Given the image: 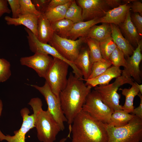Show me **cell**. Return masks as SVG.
Instances as JSON below:
<instances>
[{
    "label": "cell",
    "mask_w": 142,
    "mask_h": 142,
    "mask_svg": "<svg viewBox=\"0 0 142 142\" xmlns=\"http://www.w3.org/2000/svg\"><path fill=\"white\" fill-rule=\"evenodd\" d=\"M111 29L110 24L102 23L100 25H94L89 30L85 37L90 38L100 42L111 36Z\"/></svg>",
    "instance_id": "cell-23"
},
{
    "label": "cell",
    "mask_w": 142,
    "mask_h": 142,
    "mask_svg": "<svg viewBox=\"0 0 142 142\" xmlns=\"http://www.w3.org/2000/svg\"><path fill=\"white\" fill-rule=\"evenodd\" d=\"M71 142H108V136L104 123L82 110L72 123Z\"/></svg>",
    "instance_id": "cell-2"
},
{
    "label": "cell",
    "mask_w": 142,
    "mask_h": 142,
    "mask_svg": "<svg viewBox=\"0 0 142 142\" xmlns=\"http://www.w3.org/2000/svg\"><path fill=\"white\" fill-rule=\"evenodd\" d=\"M53 60V58L49 55L34 53L32 56L21 57L20 62L21 65L33 69L39 76L45 78Z\"/></svg>",
    "instance_id": "cell-13"
},
{
    "label": "cell",
    "mask_w": 142,
    "mask_h": 142,
    "mask_svg": "<svg viewBox=\"0 0 142 142\" xmlns=\"http://www.w3.org/2000/svg\"><path fill=\"white\" fill-rule=\"evenodd\" d=\"M20 15H32L39 17L41 14L36 9L31 0H19Z\"/></svg>",
    "instance_id": "cell-32"
},
{
    "label": "cell",
    "mask_w": 142,
    "mask_h": 142,
    "mask_svg": "<svg viewBox=\"0 0 142 142\" xmlns=\"http://www.w3.org/2000/svg\"><path fill=\"white\" fill-rule=\"evenodd\" d=\"M119 89L121 90L122 94L125 96V103L122 106V110L129 113H132L134 108L133 106L134 99L140 92L138 88L134 82L130 88H125Z\"/></svg>",
    "instance_id": "cell-25"
},
{
    "label": "cell",
    "mask_w": 142,
    "mask_h": 142,
    "mask_svg": "<svg viewBox=\"0 0 142 142\" xmlns=\"http://www.w3.org/2000/svg\"><path fill=\"white\" fill-rule=\"evenodd\" d=\"M108 142H140L142 141V119L135 115L126 125L115 127L104 124Z\"/></svg>",
    "instance_id": "cell-4"
},
{
    "label": "cell",
    "mask_w": 142,
    "mask_h": 142,
    "mask_svg": "<svg viewBox=\"0 0 142 142\" xmlns=\"http://www.w3.org/2000/svg\"><path fill=\"white\" fill-rule=\"evenodd\" d=\"M52 64L45 78L53 93L59 98L60 92L66 87L69 64L53 57Z\"/></svg>",
    "instance_id": "cell-6"
},
{
    "label": "cell",
    "mask_w": 142,
    "mask_h": 142,
    "mask_svg": "<svg viewBox=\"0 0 142 142\" xmlns=\"http://www.w3.org/2000/svg\"><path fill=\"white\" fill-rule=\"evenodd\" d=\"M82 10L83 21L101 18L105 15L109 7L105 0H77L75 1Z\"/></svg>",
    "instance_id": "cell-11"
},
{
    "label": "cell",
    "mask_w": 142,
    "mask_h": 142,
    "mask_svg": "<svg viewBox=\"0 0 142 142\" xmlns=\"http://www.w3.org/2000/svg\"><path fill=\"white\" fill-rule=\"evenodd\" d=\"M72 0H50L47 8H53L66 4Z\"/></svg>",
    "instance_id": "cell-40"
},
{
    "label": "cell",
    "mask_w": 142,
    "mask_h": 142,
    "mask_svg": "<svg viewBox=\"0 0 142 142\" xmlns=\"http://www.w3.org/2000/svg\"><path fill=\"white\" fill-rule=\"evenodd\" d=\"M142 142V141H141V142Z\"/></svg>",
    "instance_id": "cell-47"
},
{
    "label": "cell",
    "mask_w": 142,
    "mask_h": 142,
    "mask_svg": "<svg viewBox=\"0 0 142 142\" xmlns=\"http://www.w3.org/2000/svg\"><path fill=\"white\" fill-rule=\"evenodd\" d=\"M135 83L138 88L140 92L142 94V85L139 84L136 82L134 81Z\"/></svg>",
    "instance_id": "cell-43"
},
{
    "label": "cell",
    "mask_w": 142,
    "mask_h": 142,
    "mask_svg": "<svg viewBox=\"0 0 142 142\" xmlns=\"http://www.w3.org/2000/svg\"><path fill=\"white\" fill-rule=\"evenodd\" d=\"M100 18L74 23L71 30L67 35L66 38L75 40L80 37H85L92 26L100 23Z\"/></svg>",
    "instance_id": "cell-21"
},
{
    "label": "cell",
    "mask_w": 142,
    "mask_h": 142,
    "mask_svg": "<svg viewBox=\"0 0 142 142\" xmlns=\"http://www.w3.org/2000/svg\"><path fill=\"white\" fill-rule=\"evenodd\" d=\"M51 24L54 33L61 37L66 38L67 35L74 23L71 21L64 18Z\"/></svg>",
    "instance_id": "cell-27"
},
{
    "label": "cell",
    "mask_w": 142,
    "mask_h": 142,
    "mask_svg": "<svg viewBox=\"0 0 142 142\" xmlns=\"http://www.w3.org/2000/svg\"><path fill=\"white\" fill-rule=\"evenodd\" d=\"M109 60L113 66L120 67H125L126 65V60L124 53L117 47L110 55Z\"/></svg>",
    "instance_id": "cell-33"
},
{
    "label": "cell",
    "mask_w": 142,
    "mask_h": 142,
    "mask_svg": "<svg viewBox=\"0 0 142 142\" xmlns=\"http://www.w3.org/2000/svg\"><path fill=\"white\" fill-rule=\"evenodd\" d=\"M112 65L109 60L103 58L92 64L91 73L88 79L97 77L105 72Z\"/></svg>",
    "instance_id": "cell-31"
},
{
    "label": "cell",
    "mask_w": 142,
    "mask_h": 142,
    "mask_svg": "<svg viewBox=\"0 0 142 142\" xmlns=\"http://www.w3.org/2000/svg\"><path fill=\"white\" fill-rule=\"evenodd\" d=\"M10 67L9 61L0 58V82H6L10 78L11 75Z\"/></svg>",
    "instance_id": "cell-34"
},
{
    "label": "cell",
    "mask_w": 142,
    "mask_h": 142,
    "mask_svg": "<svg viewBox=\"0 0 142 142\" xmlns=\"http://www.w3.org/2000/svg\"><path fill=\"white\" fill-rule=\"evenodd\" d=\"M86 38L80 37L75 40L61 37L54 33L48 44L64 58L73 63L78 56Z\"/></svg>",
    "instance_id": "cell-8"
},
{
    "label": "cell",
    "mask_w": 142,
    "mask_h": 142,
    "mask_svg": "<svg viewBox=\"0 0 142 142\" xmlns=\"http://www.w3.org/2000/svg\"><path fill=\"white\" fill-rule=\"evenodd\" d=\"M38 17L32 15H20L18 17L16 18L6 16L4 19L8 25L15 26L23 25L37 36Z\"/></svg>",
    "instance_id": "cell-19"
},
{
    "label": "cell",
    "mask_w": 142,
    "mask_h": 142,
    "mask_svg": "<svg viewBox=\"0 0 142 142\" xmlns=\"http://www.w3.org/2000/svg\"><path fill=\"white\" fill-rule=\"evenodd\" d=\"M33 111L37 136L40 142H54L61 130L59 125L48 110H44L41 99H31L28 103Z\"/></svg>",
    "instance_id": "cell-3"
},
{
    "label": "cell",
    "mask_w": 142,
    "mask_h": 142,
    "mask_svg": "<svg viewBox=\"0 0 142 142\" xmlns=\"http://www.w3.org/2000/svg\"><path fill=\"white\" fill-rule=\"evenodd\" d=\"M25 31L27 33V38L30 50L34 53H39L49 55L53 58H56L68 63L72 68L73 73L77 77L81 76L80 70L74 63L66 59L63 57L53 47L48 43H45L40 42L37 37L30 30L25 27Z\"/></svg>",
    "instance_id": "cell-10"
},
{
    "label": "cell",
    "mask_w": 142,
    "mask_h": 142,
    "mask_svg": "<svg viewBox=\"0 0 142 142\" xmlns=\"http://www.w3.org/2000/svg\"><path fill=\"white\" fill-rule=\"evenodd\" d=\"M3 109V104L2 100L0 99V117L1 116Z\"/></svg>",
    "instance_id": "cell-44"
},
{
    "label": "cell",
    "mask_w": 142,
    "mask_h": 142,
    "mask_svg": "<svg viewBox=\"0 0 142 142\" xmlns=\"http://www.w3.org/2000/svg\"><path fill=\"white\" fill-rule=\"evenodd\" d=\"M7 1L12 13V17L14 18H18L20 15L21 6L19 0H7Z\"/></svg>",
    "instance_id": "cell-35"
},
{
    "label": "cell",
    "mask_w": 142,
    "mask_h": 142,
    "mask_svg": "<svg viewBox=\"0 0 142 142\" xmlns=\"http://www.w3.org/2000/svg\"><path fill=\"white\" fill-rule=\"evenodd\" d=\"M73 1L63 5L53 8H47L43 14L50 23L64 19Z\"/></svg>",
    "instance_id": "cell-24"
},
{
    "label": "cell",
    "mask_w": 142,
    "mask_h": 142,
    "mask_svg": "<svg viewBox=\"0 0 142 142\" xmlns=\"http://www.w3.org/2000/svg\"><path fill=\"white\" fill-rule=\"evenodd\" d=\"M7 0H0V18L4 14H10L11 12L8 6Z\"/></svg>",
    "instance_id": "cell-39"
},
{
    "label": "cell",
    "mask_w": 142,
    "mask_h": 142,
    "mask_svg": "<svg viewBox=\"0 0 142 142\" xmlns=\"http://www.w3.org/2000/svg\"><path fill=\"white\" fill-rule=\"evenodd\" d=\"M65 18L71 21L74 23L83 21L82 9L75 1L73 0L66 12Z\"/></svg>",
    "instance_id": "cell-29"
},
{
    "label": "cell",
    "mask_w": 142,
    "mask_h": 142,
    "mask_svg": "<svg viewBox=\"0 0 142 142\" xmlns=\"http://www.w3.org/2000/svg\"><path fill=\"white\" fill-rule=\"evenodd\" d=\"M123 110L114 111L108 124L115 127H120L127 124L134 116Z\"/></svg>",
    "instance_id": "cell-26"
},
{
    "label": "cell",
    "mask_w": 142,
    "mask_h": 142,
    "mask_svg": "<svg viewBox=\"0 0 142 142\" xmlns=\"http://www.w3.org/2000/svg\"><path fill=\"white\" fill-rule=\"evenodd\" d=\"M142 45L141 40L134 50L133 54L127 58L126 65L122 70L121 72V75L129 78L132 77L135 82L138 83L141 82V73L139 65L142 59L141 53Z\"/></svg>",
    "instance_id": "cell-14"
},
{
    "label": "cell",
    "mask_w": 142,
    "mask_h": 142,
    "mask_svg": "<svg viewBox=\"0 0 142 142\" xmlns=\"http://www.w3.org/2000/svg\"><path fill=\"white\" fill-rule=\"evenodd\" d=\"M89 47L90 60L92 64L103 59L101 54L100 42L95 39L86 38V42Z\"/></svg>",
    "instance_id": "cell-28"
},
{
    "label": "cell",
    "mask_w": 142,
    "mask_h": 142,
    "mask_svg": "<svg viewBox=\"0 0 142 142\" xmlns=\"http://www.w3.org/2000/svg\"><path fill=\"white\" fill-rule=\"evenodd\" d=\"M30 85L38 90L44 96L48 105L47 110L58 124L61 130L63 131L65 128L64 122H67V120L62 108L59 98L53 93L46 81L42 86L33 84Z\"/></svg>",
    "instance_id": "cell-9"
},
{
    "label": "cell",
    "mask_w": 142,
    "mask_h": 142,
    "mask_svg": "<svg viewBox=\"0 0 142 142\" xmlns=\"http://www.w3.org/2000/svg\"><path fill=\"white\" fill-rule=\"evenodd\" d=\"M138 95L140 99V103L139 106L134 108L132 113L133 114L136 115L140 118L142 119V94L139 92Z\"/></svg>",
    "instance_id": "cell-41"
},
{
    "label": "cell",
    "mask_w": 142,
    "mask_h": 142,
    "mask_svg": "<svg viewBox=\"0 0 142 142\" xmlns=\"http://www.w3.org/2000/svg\"><path fill=\"white\" fill-rule=\"evenodd\" d=\"M130 11L128 13L123 22L118 26L124 38L132 45L137 47L141 40V36L132 22L130 18Z\"/></svg>",
    "instance_id": "cell-16"
},
{
    "label": "cell",
    "mask_w": 142,
    "mask_h": 142,
    "mask_svg": "<svg viewBox=\"0 0 142 142\" xmlns=\"http://www.w3.org/2000/svg\"><path fill=\"white\" fill-rule=\"evenodd\" d=\"M73 63L81 72L84 79H88L91 73L92 64L91 62L89 48L82 47Z\"/></svg>",
    "instance_id": "cell-20"
},
{
    "label": "cell",
    "mask_w": 142,
    "mask_h": 142,
    "mask_svg": "<svg viewBox=\"0 0 142 142\" xmlns=\"http://www.w3.org/2000/svg\"><path fill=\"white\" fill-rule=\"evenodd\" d=\"M122 70L120 67L112 66L99 75L90 79H82L86 82V85L95 87L98 85H106L109 84L113 79L116 78L120 76Z\"/></svg>",
    "instance_id": "cell-17"
},
{
    "label": "cell",
    "mask_w": 142,
    "mask_h": 142,
    "mask_svg": "<svg viewBox=\"0 0 142 142\" xmlns=\"http://www.w3.org/2000/svg\"><path fill=\"white\" fill-rule=\"evenodd\" d=\"M134 0H124L121 1L122 2H123L124 3V4H128L130 3V2H132Z\"/></svg>",
    "instance_id": "cell-45"
},
{
    "label": "cell",
    "mask_w": 142,
    "mask_h": 142,
    "mask_svg": "<svg viewBox=\"0 0 142 142\" xmlns=\"http://www.w3.org/2000/svg\"><path fill=\"white\" fill-rule=\"evenodd\" d=\"M37 10L41 14L44 13L50 0H31Z\"/></svg>",
    "instance_id": "cell-37"
},
{
    "label": "cell",
    "mask_w": 142,
    "mask_h": 142,
    "mask_svg": "<svg viewBox=\"0 0 142 142\" xmlns=\"http://www.w3.org/2000/svg\"><path fill=\"white\" fill-rule=\"evenodd\" d=\"M99 42L102 57L103 59L109 60L110 55L117 47L111 36Z\"/></svg>",
    "instance_id": "cell-30"
},
{
    "label": "cell",
    "mask_w": 142,
    "mask_h": 142,
    "mask_svg": "<svg viewBox=\"0 0 142 142\" xmlns=\"http://www.w3.org/2000/svg\"><path fill=\"white\" fill-rule=\"evenodd\" d=\"M134 80L123 76L116 78L113 83L106 85H98L94 87V90L99 94L102 101L114 111L123 110L122 106L119 104L120 95L117 93L119 88L123 85L128 84L132 85Z\"/></svg>",
    "instance_id": "cell-5"
},
{
    "label": "cell",
    "mask_w": 142,
    "mask_h": 142,
    "mask_svg": "<svg viewBox=\"0 0 142 142\" xmlns=\"http://www.w3.org/2000/svg\"><path fill=\"white\" fill-rule=\"evenodd\" d=\"M130 6L131 10L134 13H139L142 16V3L141 1L136 0H134Z\"/></svg>",
    "instance_id": "cell-38"
},
{
    "label": "cell",
    "mask_w": 142,
    "mask_h": 142,
    "mask_svg": "<svg viewBox=\"0 0 142 142\" xmlns=\"http://www.w3.org/2000/svg\"><path fill=\"white\" fill-rule=\"evenodd\" d=\"M66 140V138H63L60 140L59 141V142H65Z\"/></svg>",
    "instance_id": "cell-46"
},
{
    "label": "cell",
    "mask_w": 142,
    "mask_h": 142,
    "mask_svg": "<svg viewBox=\"0 0 142 142\" xmlns=\"http://www.w3.org/2000/svg\"><path fill=\"white\" fill-rule=\"evenodd\" d=\"M107 5L109 7L113 8H116L121 5V0H105Z\"/></svg>",
    "instance_id": "cell-42"
},
{
    "label": "cell",
    "mask_w": 142,
    "mask_h": 142,
    "mask_svg": "<svg viewBox=\"0 0 142 142\" xmlns=\"http://www.w3.org/2000/svg\"><path fill=\"white\" fill-rule=\"evenodd\" d=\"M129 11L130 5L128 4H121L116 8L109 10L104 16L100 18L99 23L113 24L118 26L125 21Z\"/></svg>",
    "instance_id": "cell-15"
},
{
    "label": "cell",
    "mask_w": 142,
    "mask_h": 142,
    "mask_svg": "<svg viewBox=\"0 0 142 142\" xmlns=\"http://www.w3.org/2000/svg\"><path fill=\"white\" fill-rule=\"evenodd\" d=\"M82 110L104 124H108L114 110L105 104L95 90L91 91L87 95Z\"/></svg>",
    "instance_id": "cell-7"
},
{
    "label": "cell",
    "mask_w": 142,
    "mask_h": 142,
    "mask_svg": "<svg viewBox=\"0 0 142 142\" xmlns=\"http://www.w3.org/2000/svg\"><path fill=\"white\" fill-rule=\"evenodd\" d=\"M37 37L41 42L48 43L54 33L50 22L43 13L38 19Z\"/></svg>",
    "instance_id": "cell-22"
},
{
    "label": "cell",
    "mask_w": 142,
    "mask_h": 142,
    "mask_svg": "<svg viewBox=\"0 0 142 142\" xmlns=\"http://www.w3.org/2000/svg\"><path fill=\"white\" fill-rule=\"evenodd\" d=\"M83 81L70 73L66 87L59 94L62 108L69 125L68 136L74 119L82 110L86 97L91 91L92 87Z\"/></svg>",
    "instance_id": "cell-1"
},
{
    "label": "cell",
    "mask_w": 142,
    "mask_h": 142,
    "mask_svg": "<svg viewBox=\"0 0 142 142\" xmlns=\"http://www.w3.org/2000/svg\"><path fill=\"white\" fill-rule=\"evenodd\" d=\"M29 109L25 107L20 110L23 122L20 129L14 132V135H5L0 129V141L5 140L8 142H25V135L29 130L34 127L35 120L33 114L29 115Z\"/></svg>",
    "instance_id": "cell-12"
},
{
    "label": "cell",
    "mask_w": 142,
    "mask_h": 142,
    "mask_svg": "<svg viewBox=\"0 0 142 142\" xmlns=\"http://www.w3.org/2000/svg\"><path fill=\"white\" fill-rule=\"evenodd\" d=\"M131 20L137 29L138 33L141 36L142 34V16L139 13H134L130 14Z\"/></svg>",
    "instance_id": "cell-36"
},
{
    "label": "cell",
    "mask_w": 142,
    "mask_h": 142,
    "mask_svg": "<svg viewBox=\"0 0 142 142\" xmlns=\"http://www.w3.org/2000/svg\"><path fill=\"white\" fill-rule=\"evenodd\" d=\"M111 29V36L116 45L126 58L131 56L134 50L133 46L124 38L118 26L110 24Z\"/></svg>",
    "instance_id": "cell-18"
}]
</instances>
